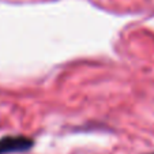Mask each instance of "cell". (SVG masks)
Instances as JSON below:
<instances>
[{"label": "cell", "instance_id": "cell-2", "mask_svg": "<svg viewBox=\"0 0 154 154\" xmlns=\"http://www.w3.org/2000/svg\"><path fill=\"white\" fill-rule=\"evenodd\" d=\"M153 154H154V153H153Z\"/></svg>", "mask_w": 154, "mask_h": 154}, {"label": "cell", "instance_id": "cell-1", "mask_svg": "<svg viewBox=\"0 0 154 154\" xmlns=\"http://www.w3.org/2000/svg\"><path fill=\"white\" fill-rule=\"evenodd\" d=\"M33 145H34V140L23 135L3 137L0 139V154L25 153V151H29Z\"/></svg>", "mask_w": 154, "mask_h": 154}]
</instances>
